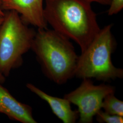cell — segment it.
<instances>
[{
	"instance_id": "cell-1",
	"label": "cell",
	"mask_w": 123,
	"mask_h": 123,
	"mask_svg": "<svg viewBox=\"0 0 123 123\" xmlns=\"http://www.w3.org/2000/svg\"><path fill=\"white\" fill-rule=\"evenodd\" d=\"M43 14L52 29L72 40L83 52L101 28L91 3L84 0H45Z\"/></svg>"
},
{
	"instance_id": "cell-2",
	"label": "cell",
	"mask_w": 123,
	"mask_h": 123,
	"mask_svg": "<svg viewBox=\"0 0 123 123\" xmlns=\"http://www.w3.org/2000/svg\"><path fill=\"white\" fill-rule=\"evenodd\" d=\"M70 40L53 29H38L31 46L45 75L58 85L74 77L79 56Z\"/></svg>"
},
{
	"instance_id": "cell-3",
	"label": "cell",
	"mask_w": 123,
	"mask_h": 123,
	"mask_svg": "<svg viewBox=\"0 0 123 123\" xmlns=\"http://www.w3.org/2000/svg\"><path fill=\"white\" fill-rule=\"evenodd\" d=\"M112 24L101 29L87 48L79 56L74 77L81 79H95L104 82L123 77V70L112 62L116 43Z\"/></svg>"
},
{
	"instance_id": "cell-4",
	"label": "cell",
	"mask_w": 123,
	"mask_h": 123,
	"mask_svg": "<svg viewBox=\"0 0 123 123\" xmlns=\"http://www.w3.org/2000/svg\"><path fill=\"white\" fill-rule=\"evenodd\" d=\"M36 33L17 12H5L0 25V72L5 77L22 65L23 56L31 50Z\"/></svg>"
},
{
	"instance_id": "cell-5",
	"label": "cell",
	"mask_w": 123,
	"mask_h": 123,
	"mask_svg": "<svg viewBox=\"0 0 123 123\" xmlns=\"http://www.w3.org/2000/svg\"><path fill=\"white\" fill-rule=\"evenodd\" d=\"M115 88L110 84L95 85L89 79H83L79 87L64 98L78 106L80 123H92L97 112L102 109L105 98L114 93Z\"/></svg>"
},
{
	"instance_id": "cell-6",
	"label": "cell",
	"mask_w": 123,
	"mask_h": 123,
	"mask_svg": "<svg viewBox=\"0 0 123 123\" xmlns=\"http://www.w3.org/2000/svg\"><path fill=\"white\" fill-rule=\"evenodd\" d=\"M43 0H3L0 7L3 11L17 12L23 22L38 29L48 28L43 14Z\"/></svg>"
},
{
	"instance_id": "cell-7",
	"label": "cell",
	"mask_w": 123,
	"mask_h": 123,
	"mask_svg": "<svg viewBox=\"0 0 123 123\" xmlns=\"http://www.w3.org/2000/svg\"><path fill=\"white\" fill-rule=\"evenodd\" d=\"M0 113L21 123H37L31 106L18 101L0 83Z\"/></svg>"
},
{
	"instance_id": "cell-8",
	"label": "cell",
	"mask_w": 123,
	"mask_h": 123,
	"mask_svg": "<svg viewBox=\"0 0 123 123\" xmlns=\"http://www.w3.org/2000/svg\"><path fill=\"white\" fill-rule=\"evenodd\" d=\"M26 86L31 92L46 101L53 113L63 123H75L79 118L78 110H73L70 102L65 98H60L50 95L31 83L26 84Z\"/></svg>"
},
{
	"instance_id": "cell-9",
	"label": "cell",
	"mask_w": 123,
	"mask_h": 123,
	"mask_svg": "<svg viewBox=\"0 0 123 123\" xmlns=\"http://www.w3.org/2000/svg\"><path fill=\"white\" fill-rule=\"evenodd\" d=\"M102 109L110 114L123 117V102L110 93L104 98L102 105Z\"/></svg>"
},
{
	"instance_id": "cell-10",
	"label": "cell",
	"mask_w": 123,
	"mask_h": 123,
	"mask_svg": "<svg viewBox=\"0 0 123 123\" xmlns=\"http://www.w3.org/2000/svg\"><path fill=\"white\" fill-rule=\"evenodd\" d=\"M97 121L100 123H123V117L109 114L101 109L95 115Z\"/></svg>"
},
{
	"instance_id": "cell-11",
	"label": "cell",
	"mask_w": 123,
	"mask_h": 123,
	"mask_svg": "<svg viewBox=\"0 0 123 123\" xmlns=\"http://www.w3.org/2000/svg\"><path fill=\"white\" fill-rule=\"evenodd\" d=\"M123 8V0H112L108 11L109 16L116 14L120 12Z\"/></svg>"
},
{
	"instance_id": "cell-12",
	"label": "cell",
	"mask_w": 123,
	"mask_h": 123,
	"mask_svg": "<svg viewBox=\"0 0 123 123\" xmlns=\"http://www.w3.org/2000/svg\"><path fill=\"white\" fill-rule=\"evenodd\" d=\"M88 3H91L92 2H97L98 3L104 5L110 6L112 0H84Z\"/></svg>"
},
{
	"instance_id": "cell-13",
	"label": "cell",
	"mask_w": 123,
	"mask_h": 123,
	"mask_svg": "<svg viewBox=\"0 0 123 123\" xmlns=\"http://www.w3.org/2000/svg\"><path fill=\"white\" fill-rule=\"evenodd\" d=\"M4 19V17L1 16L0 15V25H1V23L3 22ZM5 81V77L1 74V73L0 72V83L2 84L4 83Z\"/></svg>"
},
{
	"instance_id": "cell-14",
	"label": "cell",
	"mask_w": 123,
	"mask_h": 123,
	"mask_svg": "<svg viewBox=\"0 0 123 123\" xmlns=\"http://www.w3.org/2000/svg\"><path fill=\"white\" fill-rule=\"evenodd\" d=\"M0 15L3 17H4L5 15L4 11H3L2 9H1L0 7Z\"/></svg>"
},
{
	"instance_id": "cell-15",
	"label": "cell",
	"mask_w": 123,
	"mask_h": 123,
	"mask_svg": "<svg viewBox=\"0 0 123 123\" xmlns=\"http://www.w3.org/2000/svg\"><path fill=\"white\" fill-rule=\"evenodd\" d=\"M2 1H3V0H0V5L1 4V2H2Z\"/></svg>"
}]
</instances>
